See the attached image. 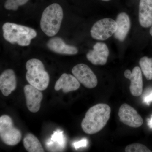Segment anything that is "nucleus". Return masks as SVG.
I'll use <instances>...</instances> for the list:
<instances>
[{
  "label": "nucleus",
  "mask_w": 152,
  "mask_h": 152,
  "mask_svg": "<svg viewBox=\"0 0 152 152\" xmlns=\"http://www.w3.org/2000/svg\"><path fill=\"white\" fill-rule=\"evenodd\" d=\"M150 33L151 35L152 36V26L151 27V29H150Z\"/></svg>",
  "instance_id": "nucleus-25"
},
{
  "label": "nucleus",
  "mask_w": 152,
  "mask_h": 152,
  "mask_svg": "<svg viewBox=\"0 0 152 152\" xmlns=\"http://www.w3.org/2000/svg\"><path fill=\"white\" fill-rule=\"evenodd\" d=\"M51 140L55 143V144L59 148L62 150L65 148L66 138L63 131L60 130L55 131L52 135Z\"/></svg>",
  "instance_id": "nucleus-19"
},
{
  "label": "nucleus",
  "mask_w": 152,
  "mask_h": 152,
  "mask_svg": "<svg viewBox=\"0 0 152 152\" xmlns=\"http://www.w3.org/2000/svg\"><path fill=\"white\" fill-rule=\"evenodd\" d=\"M148 124L149 127L152 129V115L150 119H148Z\"/></svg>",
  "instance_id": "nucleus-24"
},
{
  "label": "nucleus",
  "mask_w": 152,
  "mask_h": 152,
  "mask_svg": "<svg viewBox=\"0 0 152 152\" xmlns=\"http://www.w3.org/2000/svg\"><path fill=\"white\" fill-rule=\"evenodd\" d=\"M124 76L131 81L130 91L134 96H139L142 94L143 91L142 77L141 69L138 66L133 69L132 72L127 69L125 71Z\"/></svg>",
  "instance_id": "nucleus-11"
},
{
  "label": "nucleus",
  "mask_w": 152,
  "mask_h": 152,
  "mask_svg": "<svg viewBox=\"0 0 152 152\" xmlns=\"http://www.w3.org/2000/svg\"><path fill=\"white\" fill-rule=\"evenodd\" d=\"M110 113V107L107 104H98L91 107L82 121L83 131L88 134L100 132L107 124Z\"/></svg>",
  "instance_id": "nucleus-1"
},
{
  "label": "nucleus",
  "mask_w": 152,
  "mask_h": 152,
  "mask_svg": "<svg viewBox=\"0 0 152 152\" xmlns=\"http://www.w3.org/2000/svg\"><path fill=\"white\" fill-rule=\"evenodd\" d=\"M47 46L52 51L60 54L74 55L78 52L76 47L67 45L61 38L58 37L50 39Z\"/></svg>",
  "instance_id": "nucleus-13"
},
{
  "label": "nucleus",
  "mask_w": 152,
  "mask_h": 152,
  "mask_svg": "<svg viewBox=\"0 0 152 152\" xmlns=\"http://www.w3.org/2000/svg\"><path fill=\"white\" fill-rule=\"evenodd\" d=\"M72 73L79 82L88 88H94L98 84L96 76L87 65H77L73 68Z\"/></svg>",
  "instance_id": "nucleus-7"
},
{
  "label": "nucleus",
  "mask_w": 152,
  "mask_h": 152,
  "mask_svg": "<svg viewBox=\"0 0 152 152\" xmlns=\"http://www.w3.org/2000/svg\"><path fill=\"white\" fill-rule=\"evenodd\" d=\"M26 67L27 71L26 79L29 84L41 91L46 89L50 82V76L40 60L31 59L26 63Z\"/></svg>",
  "instance_id": "nucleus-4"
},
{
  "label": "nucleus",
  "mask_w": 152,
  "mask_h": 152,
  "mask_svg": "<svg viewBox=\"0 0 152 152\" xmlns=\"http://www.w3.org/2000/svg\"><path fill=\"white\" fill-rule=\"evenodd\" d=\"M109 50L105 44L96 43L91 50L87 54V59L95 65H104L107 61Z\"/></svg>",
  "instance_id": "nucleus-10"
},
{
  "label": "nucleus",
  "mask_w": 152,
  "mask_h": 152,
  "mask_svg": "<svg viewBox=\"0 0 152 152\" xmlns=\"http://www.w3.org/2000/svg\"><path fill=\"white\" fill-rule=\"evenodd\" d=\"M24 146L29 152H45L42 144L37 138L31 133H28L23 140Z\"/></svg>",
  "instance_id": "nucleus-17"
},
{
  "label": "nucleus",
  "mask_w": 152,
  "mask_h": 152,
  "mask_svg": "<svg viewBox=\"0 0 152 152\" xmlns=\"http://www.w3.org/2000/svg\"><path fill=\"white\" fill-rule=\"evenodd\" d=\"M29 0H6L4 7L8 10L17 11L19 7L26 4Z\"/></svg>",
  "instance_id": "nucleus-20"
},
{
  "label": "nucleus",
  "mask_w": 152,
  "mask_h": 152,
  "mask_svg": "<svg viewBox=\"0 0 152 152\" xmlns=\"http://www.w3.org/2000/svg\"><path fill=\"white\" fill-rule=\"evenodd\" d=\"M64 16L60 5L54 3L48 6L42 14L40 27L42 31L48 37H53L58 32Z\"/></svg>",
  "instance_id": "nucleus-3"
},
{
  "label": "nucleus",
  "mask_w": 152,
  "mask_h": 152,
  "mask_svg": "<svg viewBox=\"0 0 152 152\" xmlns=\"http://www.w3.org/2000/svg\"><path fill=\"white\" fill-rule=\"evenodd\" d=\"M40 91L30 84L26 85L24 88L27 107L31 113H37L40 109L43 99Z\"/></svg>",
  "instance_id": "nucleus-9"
},
{
  "label": "nucleus",
  "mask_w": 152,
  "mask_h": 152,
  "mask_svg": "<svg viewBox=\"0 0 152 152\" xmlns=\"http://www.w3.org/2000/svg\"><path fill=\"white\" fill-rule=\"evenodd\" d=\"M126 152H151V151L144 145L140 143L129 145L125 149Z\"/></svg>",
  "instance_id": "nucleus-21"
},
{
  "label": "nucleus",
  "mask_w": 152,
  "mask_h": 152,
  "mask_svg": "<svg viewBox=\"0 0 152 152\" xmlns=\"http://www.w3.org/2000/svg\"><path fill=\"white\" fill-rule=\"evenodd\" d=\"M143 101L145 103L148 105L152 102V90L150 91L144 97Z\"/></svg>",
  "instance_id": "nucleus-23"
},
{
  "label": "nucleus",
  "mask_w": 152,
  "mask_h": 152,
  "mask_svg": "<svg viewBox=\"0 0 152 152\" xmlns=\"http://www.w3.org/2000/svg\"><path fill=\"white\" fill-rule=\"evenodd\" d=\"M16 87V77L14 71L11 69L4 71L0 76V90L3 95L8 96Z\"/></svg>",
  "instance_id": "nucleus-12"
},
{
  "label": "nucleus",
  "mask_w": 152,
  "mask_h": 152,
  "mask_svg": "<svg viewBox=\"0 0 152 152\" xmlns=\"http://www.w3.org/2000/svg\"><path fill=\"white\" fill-rule=\"evenodd\" d=\"M139 22L142 27L152 25V0H140L139 5Z\"/></svg>",
  "instance_id": "nucleus-15"
},
{
  "label": "nucleus",
  "mask_w": 152,
  "mask_h": 152,
  "mask_svg": "<svg viewBox=\"0 0 152 152\" xmlns=\"http://www.w3.org/2000/svg\"><path fill=\"white\" fill-rule=\"evenodd\" d=\"M0 137L4 143L10 146L18 145L21 140L20 131L14 126L13 120L8 115L0 117Z\"/></svg>",
  "instance_id": "nucleus-5"
},
{
  "label": "nucleus",
  "mask_w": 152,
  "mask_h": 152,
  "mask_svg": "<svg viewBox=\"0 0 152 152\" xmlns=\"http://www.w3.org/2000/svg\"><path fill=\"white\" fill-rule=\"evenodd\" d=\"M118 116L122 123L131 127H140L143 123L142 118L137 112L127 104H123L120 107Z\"/></svg>",
  "instance_id": "nucleus-8"
},
{
  "label": "nucleus",
  "mask_w": 152,
  "mask_h": 152,
  "mask_svg": "<svg viewBox=\"0 0 152 152\" xmlns=\"http://www.w3.org/2000/svg\"><path fill=\"white\" fill-rule=\"evenodd\" d=\"M116 21L110 18H104L98 21L91 30L92 37L98 40H105L114 34L116 31Z\"/></svg>",
  "instance_id": "nucleus-6"
},
{
  "label": "nucleus",
  "mask_w": 152,
  "mask_h": 152,
  "mask_svg": "<svg viewBox=\"0 0 152 152\" xmlns=\"http://www.w3.org/2000/svg\"><path fill=\"white\" fill-rule=\"evenodd\" d=\"M3 37L12 44L21 46L29 45L31 40L36 37L37 33L32 28L12 23H6L2 27Z\"/></svg>",
  "instance_id": "nucleus-2"
},
{
  "label": "nucleus",
  "mask_w": 152,
  "mask_h": 152,
  "mask_svg": "<svg viewBox=\"0 0 152 152\" xmlns=\"http://www.w3.org/2000/svg\"><path fill=\"white\" fill-rule=\"evenodd\" d=\"M117 28L114 34L115 38L119 41L123 42L127 35L131 27L129 17L125 12L119 14L116 20Z\"/></svg>",
  "instance_id": "nucleus-16"
},
{
  "label": "nucleus",
  "mask_w": 152,
  "mask_h": 152,
  "mask_svg": "<svg viewBox=\"0 0 152 152\" xmlns=\"http://www.w3.org/2000/svg\"><path fill=\"white\" fill-rule=\"evenodd\" d=\"M103 1H110V0H102Z\"/></svg>",
  "instance_id": "nucleus-26"
},
{
  "label": "nucleus",
  "mask_w": 152,
  "mask_h": 152,
  "mask_svg": "<svg viewBox=\"0 0 152 152\" xmlns=\"http://www.w3.org/2000/svg\"><path fill=\"white\" fill-rule=\"evenodd\" d=\"M80 83L75 76L66 73L63 74L56 82L55 90L58 91L62 89L63 92L67 93L78 89Z\"/></svg>",
  "instance_id": "nucleus-14"
},
{
  "label": "nucleus",
  "mask_w": 152,
  "mask_h": 152,
  "mask_svg": "<svg viewBox=\"0 0 152 152\" xmlns=\"http://www.w3.org/2000/svg\"><path fill=\"white\" fill-rule=\"evenodd\" d=\"M88 145V140L86 139H83L80 141L75 142L74 143L73 145L76 149H78L80 148L86 147Z\"/></svg>",
  "instance_id": "nucleus-22"
},
{
  "label": "nucleus",
  "mask_w": 152,
  "mask_h": 152,
  "mask_svg": "<svg viewBox=\"0 0 152 152\" xmlns=\"http://www.w3.org/2000/svg\"><path fill=\"white\" fill-rule=\"evenodd\" d=\"M139 64L146 78L148 80H152V58L142 57L140 60Z\"/></svg>",
  "instance_id": "nucleus-18"
}]
</instances>
